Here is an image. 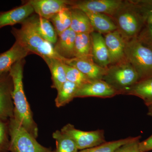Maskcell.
<instances>
[{"mask_svg":"<svg viewBox=\"0 0 152 152\" xmlns=\"http://www.w3.org/2000/svg\"><path fill=\"white\" fill-rule=\"evenodd\" d=\"M25 59L14 64L9 72L13 83L12 98L14 110L13 118L37 139L38 135L37 125L33 119V114L25 95L23 83Z\"/></svg>","mask_w":152,"mask_h":152,"instance_id":"6da1fadb","label":"cell"},{"mask_svg":"<svg viewBox=\"0 0 152 152\" xmlns=\"http://www.w3.org/2000/svg\"><path fill=\"white\" fill-rule=\"evenodd\" d=\"M20 28L13 27L11 33L16 41L21 44L31 54L45 58H53L62 61L63 58L55 51L53 45L41 37L35 30L28 18L21 24Z\"/></svg>","mask_w":152,"mask_h":152,"instance_id":"7a4b0ae2","label":"cell"},{"mask_svg":"<svg viewBox=\"0 0 152 152\" xmlns=\"http://www.w3.org/2000/svg\"><path fill=\"white\" fill-rule=\"evenodd\" d=\"M125 57L137 73L139 81L152 78V50L137 37L126 39Z\"/></svg>","mask_w":152,"mask_h":152,"instance_id":"3957f363","label":"cell"},{"mask_svg":"<svg viewBox=\"0 0 152 152\" xmlns=\"http://www.w3.org/2000/svg\"><path fill=\"white\" fill-rule=\"evenodd\" d=\"M117 30L125 39L137 37L145 21L134 2L125 4L113 16Z\"/></svg>","mask_w":152,"mask_h":152,"instance_id":"277c9868","label":"cell"},{"mask_svg":"<svg viewBox=\"0 0 152 152\" xmlns=\"http://www.w3.org/2000/svg\"><path fill=\"white\" fill-rule=\"evenodd\" d=\"M103 80L121 94L140 80L137 73L125 59L107 69Z\"/></svg>","mask_w":152,"mask_h":152,"instance_id":"5b68a950","label":"cell"},{"mask_svg":"<svg viewBox=\"0 0 152 152\" xmlns=\"http://www.w3.org/2000/svg\"><path fill=\"white\" fill-rule=\"evenodd\" d=\"M11 152H53L43 146L13 118L8 122Z\"/></svg>","mask_w":152,"mask_h":152,"instance_id":"8992f818","label":"cell"},{"mask_svg":"<svg viewBox=\"0 0 152 152\" xmlns=\"http://www.w3.org/2000/svg\"><path fill=\"white\" fill-rule=\"evenodd\" d=\"M61 132L75 142L78 150H84L105 142L104 132L102 130L85 132L76 129L74 125L67 124Z\"/></svg>","mask_w":152,"mask_h":152,"instance_id":"52a82bcc","label":"cell"},{"mask_svg":"<svg viewBox=\"0 0 152 152\" xmlns=\"http://www.w3.org/2000/svg\"><path fill=\"white\" fill-rule=\"evenodd\" d=\"M126 3L119 0L69 1V7L84 12L98 13L113 17Z\"/></svg>","mask_w":152,"mask_h":152,"instance_id":"ba28073f","label":"cell"},{"mask_svg":"<svg viewBox=\"0 0 152 152\" xmlns=\"http://www.w3.org/2000/svg\"><path fill=\"white\" fill-rule=\"evenodd\" d=\"M13 89L12 80L9 73L0 77V120L3 121L8 122L13 118Z\"/></svg>","mask_w":152,"mask_h":152,"instance_id":"9c48e42d","label":"cell"},{"mask_svg":"<svg viewBox=\"0 0 152 152\" xmlns=\"http://www.w3.org/2000/svg\"><path fill=\"white\" fill-rule=\"evenodd\" d=\"M63 62L77 69L91 80H103L107 69L96 64L93 58H74L64 59Z\"/></svg>","mask_w":152,"mask_h":152,"instance_id":"30bf717a","label":"cell"},{"mask_svg":"<svg viewBox=\"0 0 152 152\" xmlns=\"http://www.w3.org/2000/svg\"><path fill=\"white\" fill-rule=\"evenodd\" d=\"M120 94L119 91L115 89L103 80H97L92 81L79 87L76 93L75 98H109Z\"/></svg>","mask_w":152,"mask_h":152,"instance_id":"8fae6325","label":"cell"},{"mask_svg":"<svg viewBox=\"0 0 152 152\" xmlns=\"http://www.w3.org/2000/svg\"><path fill=\"white\" fill-rule=\"evenodd\" d=\"M34 12L28 1H23L21 6L9 11L0 12V29L8 26L21 24Z\"/></svg>","mask_w":152,"mask_h":152,"instance_id":"7c38bea8","label":"cell"},{"mask_svg":"<svg viewBox=\"0 0 152 152\" xmlns=\"http://www.w3.org/2000/svg\"><path fill=\"white\" fill-rule=\"evenodd\" d=\"M108 51L110 65L115 64L125 59L126 39L118 30L106 34L104 37Z\"/></svg>","mask_w":152,"mask_h":152,"instance_id":"4fadbf2b","label":"cell"},{"mask_svg":"<svg viewBox=\"0 0 152 152\" xmlns=\"http://www.w3.org/2000/svg\"><path fill=\"white\" fill-rule=\"evenodd\" d=\"M34 12L50 20L53 17L69 7V1L65 0H29Z\"/></svg>","mask_w":152,"mask_h":152,"instance_id":"5bb4252c","label":"cell"},{"mask_svg":"<svg viewBox=\"0 0 152 152\" xmlns=\"http://www.w3.org/2000/svg\"><path fill=\"white\" fill-rule=\"evenodd\" d=\"M31 54L29 51L17 41L10 48L0 53V77L9 73L14 64Z\"/></svg>","mask_w":152,"mask_h":152,"instance_id":"9a60e30c","label":"cell"},{"mask_svg":"<svg viewBox=\"0 0 152 152\" xmlns=\"http://www.w3.org/2000/svg\"><path fill=\"white\" fill-rule=\"evenodd\" d=\"M76 34L71 28L58 36V39L54 46L55 51L63 58H75V44Z\"/></svg>","mask_w":152,"mask_h":152,"instance_id":"2e32d148","label":"cell"},{"mask_svg":"<svg viewBox=\"0 0 152 152\" xmlns=\"http://www.w3.org/2000/svg\"><path fill=\"white\" fill-rule=\"evenodd\" d=\"M91 35L93 60L100 66L107 69L110 65V61L104 38L97 32L94 31Z\"/></svg>","mask_w":152,"mask_h":152,"instance_id":"e0dca14e","label":"cell"},{"mask_svg":"<svg viewBox=\"0 0 152 152\" xmlns=\"http://www.w3.org/2000/svg\"><path fill=\"white\" fill-rule=\"evenodd\" d=\"M37 32L46 40L54 45L58 36L53 26L48 20L38 15H33L28 18Z\"/></svg>","mask_w":152,"mask_h":152,"instance_id":"ac0fdd59","label":"cell"},{"mask_svg":"<svg viewBox=\"0 0 152 152\" xmlns=\"http://www.w3.org/2000/svg\"><path fill=\"white\" fill-rule=\"evenodd\" d=\"M70 28L76 34H91L95 31L89 18L84 12L79 9L72 8H70Z\"/></svg>","mask_w":152,"mask_h":152,"instance_id":"d6986e66","label":"cell"},{"mask_svg":"<svg viewBox=\"0 0 152 152\" xmlns=\"http://www.w3.org/2000/svg\"><path fill=\"white\" fill-rule=\"evenodd\" d=\"M52 75V88L57 91L67 81L64 62L62 60L53 58H45L44 59Z\"/></svg>","mask_w":152,"mask_h":152,"instance_id":"ffe728a7","label":"cell"},{"mask_svg":"<svg viewBox=\"0 0 152 152\" xmlns=\"http://www.w3.org/2000/svg\"><path fill=\"white\" fill-rule=\"evenodd\" d=\"M88 17L94 30L100 34H108L117 30L115 23L104 14L84 12Z\"/></svg>","mask_w":152,"mask_h":152,"instance_id":"44dd1931","label":"cell"},{"mask_svg":"<svg viewBox=\"0 0 152 152\" xmlns=\"http://www.w3.org/2000/svg\"><path fill=\"white\" fill-rule=\"evenodd\" d=\"M123 94L138 97L149 107L152 104V78L139 81Z\"/></svg>","mask_w":152,"mask_h":152,"instance_id":"7402d4cb","label":"cell"},{"mask_svg":"<svg viewBox=\"0 0 152 152\" xmlns=\"http://www.w3.org/2000/svg\"><path fill=\"white\" fill-rule=\"evenodd\" d=\"M91 34H76L75 44V58H93Z\"/></svg>","mask_w":152,"mask_h":152,"instance_id":"603a6c76","label":"cell"},{"mask_svg":"<svg viewBox=\"0 0 152 152\" xmlns=\"http://www.w3.org/2000/svg\"><path fill=\"white\" fill-rule=\"evenodd\" d=\"M79 87L76 84L67 80L57 91V96L55 99V104L57 107L66 105L75 98Z\"/></svg>","mask_w":152,"mask_h":152,"instance_id":"cb8c5ba5","label":"cell"},{"mask_svg":"<svg viewBox=\"0 0 152 152\" xmlns=\"http://www.w3.org/2000/svg\"><path fill=\"white\" fill-rule=\"evenodd\" d=\"M50 21L52 22L58 36L70 28L71 18L70 8L63 10L53 17Z\"/></svg>","mask_w":152,"mask_h":152,"instance_id":"d4e9b609","label":"cell"},{"mask_svg":"<svg viewBox=\"0 0 152 152\" xmlns=\"http://www.w3.org/2000/svg\"><path fill=\"white\" fill-rule=\"evenodd\" d=\"M53 137L56 143V149L54 152H78L75 142L61 131H56L53 133Z\"/></svg>","mask_w":152,"mask_h":152,"instance_id":"484cf974","label":"cell"},{"mask_svg":"<svg viewBox=\"0 0 152 152\" xmlns=\"http://www.w3.org/2000/svg\"><path fill=\"white\" fill-rule=\"evenodd\" d=\"M134 137H129L126 138L121 139L118 140L109 142L78 152H114L119 148L130 142Z\"/></svg>","mask_w":152,"mask_h":152,"instance_id":"4316f807","label":"cell"},{"mask_svg":"<svg viewBox=\"0 0 152 152\" xmlns=\"http://www.w3.org/2000/svg\"><path fill=\"white\" fill-rule=\"evenodd\" d=\"M64 66L67 80L76 84L79 87L92 81L76 68L68 65L64 63Z\"/></svg>","mask_w":152,"mask_h":152,"instance_id":"83f0119b","label":"cell"},{"mask_svg":"<svg viewBox=\"0 0 152 152\" xmlns=\"http://www.w3.org/2000/svg\"><path fill=\"white\" fill-rule=\"evenodd\" d=\"M8 122L0 120V152H8L10 148Z\"/></svg>","mask_w":152,"mask_h":152,"instance_id":"f1b7e54d","label":"cell"},{"mask_svg":"<svg viewBox=\"0 0 152 152\" xmlns=\"http://www.w3.org/2000/svg\"><path fill=\"white\" fill-rule=\"evenodd\" d=\"M134 2L143 16L145 24L152 25V0H141Z\"/></svg>","mask_w":152,"mask_h":152,"instance_id":"f546056e","label":"cell"},{"mask_svg":"<svg viewBox=\"0 0 152 152\" xmlns=\"http://www.w3.org/2000/svg\"><path fill=\"white\" fill-rule=\"evenodd\" d=\"M137 38L142 44L152 50V25L145 24Z\"/></svg>","mask_w":152,"mask_h":152,"instance_id":"4dcf8cb0","label":"cell"},{"mask_svg":"<svg viewBox=\"0 0 152 152\" xmlns=\"http://www.w3.org/2000/svg\"><path fill=\"white\" fill-rule=\"evenodd\" d=\"M141 136L134 137V138L127 143L123 145L114 152H141L140 149Z\"/></svg>","mask_w":152,"mask_h":152,"instance_id":"1f68e13d","label":"cell"},{"mask_svg":"<svg viewBox=\"0 0 152 152\" xmlns=\"http://www.w3.org/2000/svg\"><path fill=\"white\" fill-rule=\"evenodd\" d=\"M141 152H147L152 151V135L148 138L140 143Z\"/></svg>","mask_w":152,"mask_h":152,"instance_id":"d6a6232c","label":"cell"},{"mask_svg":"<svg viewBox=\"0 0 152 152\" xmlns=\"http://www.w3.org/2000/svg\"><path fill=\"white\" fill-rule=\"evenodd\" d=\"M148 115L152 117V104L148 107Z\"/></svg>","mask_w":152,"mask_h":152,"instance_id":"836d02e7","label":"cell"}]
</instances>
